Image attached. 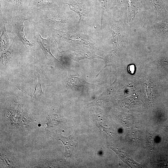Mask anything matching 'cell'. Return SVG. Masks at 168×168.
Instances as JSON below:
<instances>
[{
	"label": "cell",
	"instance_id": "3957f363",
	"mask_svg": "<svg viewBox=\"0 0 168 168\" xmlns=\"http://www.w3.org/2000/svg\"><path fill=\"white\" fill-rule=\"evenodd\" d=\"M34 38L35 40L39 44L46 56L51 57L56 59L52 54L50 49V40L49 37L47 39L43 38L39 34L34 35Z\"/></svg>",
	"mask_w": 168,
	"mask_h": 168
},
{
	"label": "cell",
	"instance_id": "5b68a950",
	"mask_svg": "<svg viewBox=\"0 0 168 168\" xmlns=\"http://www.w3.org/2000/svg\"><path fill=\"white\" fill-rule=\"evenodd\" d=\"M9 46V40L5 25L3 26L0 31V48L1 51H5Z\"/></svg>",
	"mask_w": 168,
	"mask_h": 168
},
{
	"label": "cell",
	"instance_id": "6da1fadb",
	"mask_svg": "<svg viewBox=\"0 0 168 168\" xmlns=\"http://www.w3.org/2000/svg\"><path fill=\"white\" fill-rule=\"evenodd\" d=\"M26 20H28L21 15L14 16L12 18L11 22L13 28L12 33L25 46L32 47L33 46V44L26 38L24 34L23 23Z\"/></svg>",
	"mask_w": 168,
	"mask_h": 168
},
{
	"label": "cell",
	"instance_id": "8fae6325",
	"mask_svg": "<svg viewBox=\"0 0 168 168\" xmlns=\"http://www.w3.org/2000/svg\"><path fill=\"white\" fill-rule=\"evenodd\" d=\"M99 1L100 2L101 9V26L102 27L103 16L105 11L106 8L107 0H99Z\"/></svg>",
	"mask_w": 168,
	"mask_h": 168
},
{
	"label": "cell",
	"instance_id": "7c38bea8",
	"mask_svg": "<svg viewBox=\"0 0 168 168\" xmlns=\"http://www.w3.org/2000/svg\"><path fill=\"white\" fill-rule=\"evenodd\" d=\"M14 4L17 6H21V2L22 0H13Z\"/></svg>",
	"mask_w": 168,
	"mask_h": 168
},
{
	"label": "cell",
	"instance_id": "9c48e42d",
	"mask_svg": "<svg viewBox=\"0 0 168 168\" xmlns=\"http://www.w3.org/2000/svg\"><path fill=\"white\" fill-rule=\"evenodd\" d=\"M12 58L11 52L9 50L3 51L1 57V62L3 65H6L11 61Z\"/></svg>",
	"mask_w": 168,
	"mask_h": 168
},
{
	"label": "cell",
	"instance_id": "277c9868",
	"mask_svg": "<svg viewBox=\"0 0 168 168\" xmlns=\"http://www.w3.org/2000/svg\"><path fill=\"white\" fill-rule=\"evenodd\" d=\"M70 9L78 13L80 17L79 21H83L87 16L86 13L82 7L75 2H68L66 3Z\"/></svg>",
	"mask_w": 168,
	"mask_h": 168
},
{
	"label": "cell",
	"instance_id": "ba28073f",
	"mask_svg": "<svg viewBox=\"0 0 168 168\" xmlns=\"http://www.w3.org/2000/svg\"><path fill=\"white\" fill-rule=\"evenodd\" d=\"M37 83L35 88L34 92L31 95H28L31 97L35 98H38L41 96L43 94V92L42 90L41 85L40 83V80L39 76H38Z\"/></svg>",
	"mask_w": 168,
	"mask_h": 168
},
{
	"label": "cell",
	"instance_id": "30bf717a",
	"mask_svg": "<svg viewBox=\"0 0 168 168\" xmlns=\"http://www.w3.org/2000/svg\"><path fill=\"white\" fill-rule=\"evenodd\" d=\"M35 3L37 7L41 8L50 6L52 3L50 0H35Z\"/></svg>",
	"mask_w": 168,
	"mask_h": 168
},
{
	"label": "cell",
	"instance_id": "52a82bcc",
	"mask_svg": "<svg viewBox=\"0 0 168 168\" xmlns=\"http://www.w3.org/2000/svg\"><path fill=\"white\" fill-rule=\"evenodd\" d=\"M71 58L75 61L78 62L81 59L84 58H93V56L89 55L84 52L77 51L75 52L71 55Z\"/></svg>",
	"mask_w": 168,
	"mask_h": 168
},
{
	"label": "cell",
	"instance_id": "7a4b0ae2",
	"mask_svg": "<svg viewBox=\"0 0 168 168\" xmlns=\"http://www.w3.org/2000/svg\"><path fill=\"white\" fill-rule=\"evenodd\" d=\"M41 20L48 25H58L66 23V19L65 17L59 14L47 11L44 12L41 15Z\"/></svg>",
	"mask_w": 168,
	"mask_h": 168
},
{
	"label": "cell",
	"instance_id": "8992f818",
	"mask_svg": "<svg viewBox=\"0 0 168 168\" xmlns=\"http://www.w3.org/2000/svg\"><path fill=\"white\" fill-rule=\"evenodd\" d=\"M81 80L79 78L72 75H68L65 80L67 86L73 88L80 85Z\"/></svg>",
	"mask_w": 168,
	"mask_h": 168
}]
</instances>
